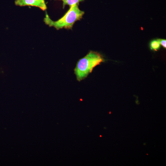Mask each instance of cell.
Instances as JSON below:
<instances>
[{
    "label": "cell",
    "mask_w": 166,
    "mask_h": 166,
    "mask_svg": "<svg viewBox=\"0 0 166 166\" xmlns=\"http://www.w3.org/2000/svg\"><path fill=\"white\" fill-rule=\"evenodd\" d=\"M78 6L79 4H76L69 7L65 14L56 21L51 19L46 13L44 21L49 27H53L57 30L62 28L71 29L74 23L80 20L84 14V12L79 9Z\"/></svg>",
    "instance_id": "cell-1"
},
{
    "label": "cell",
    "mask_w": 166,
    "mask_h": 166,
    "mask_svg": "<svg viewBox=\"0 0 166 166\" xmlns=\"http://www.w3.org/2000/svg\"><path fill=\"white\" fill-rule=\"evenodd\" d=\"M104 61L100 54L96 52L90 51L77 63L74 71L77 80L80 81L86 78L91 73L94 67Z\"/></svg>",
    "instance_id": "cell-2"
},
{
    "label": "cell",
    "mask_w": 166,
    "mask_h": 166,
    "mask_svg": "<svg viewBox=\"0 0 166 166\" xmlns=\"http://www.w3.org/2000/svg\"><path fill=\"white\" fill-rule=\"evenodd\" d=\"M15 4L17 6H30L38 7L43 11L45 10L47 6L45 0H16Z\"/></svg>",
    "instance_id": "cell-3"
},
{
    "label": "cell",
    "mask_w": 166,
    "mask_h": 166,
    "mask_svg": "<svg viewBox=\"0 0 166 166\" xmlns=\"http://www.w3.org/2000/svg\"><path fill=\"white\" fill-rule=\"evenodd\" d=\"M61 1L62 2V7L64 9L65 6L68 5L69 7L76 4H79L80 2L84 1L85 0H55Z\"/></svg>",
    "instance_id": "cell-4"
},
{
    "label": "cell",
    "mask_w": 166,
    "mask_h": 166,
    "mask_svg": "<svg viewBox=\"0 0 166 166\" xmlns=\"http://www.w3.org/2000/svg\"><path fill=\"white\" fill-rule=\"evenodd\" d=\"M150 46L151 50L157 51L160 49V45L157 40H155L151 42Z\"/></svg>",
    "instance_id": "cell-5"
},
{
    "label": "cell",
    "mask_w": 166,
    "mask_h": 166,
    "mask_svg": "<svg viewBox=\"0 0 166 166\" xmlns=\"http://www.w3.org/2000/svg\"><path fill=\"white\" fill-rule=\"evenodd\" d=\"M160 44L163 47L166 48V40L165 39H157Z\"/></svg>",
    "instance_id": "cell-6"
},
{
    "label": "cell",
    "mask_w": 166,
    "mask_h": 166,
    "mask_svg": "<svg viewBox=\"0 0 166 166\" xmlns=\"http://www.w3.org/2000/svg\"><path fill=\"white\" fill-rule=\"evenodd\" d=\"M100 136L101 137V136Z\"/></svg>",
    "instance_id": "cell-7"
}]
</instances>
